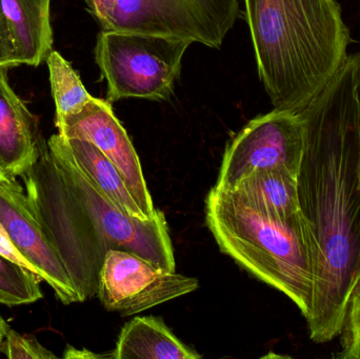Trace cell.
Masks as SVG:
<instances>
[{
  "mask_svg": "<svg viewBox=\"0 0 360 359\" xmlns=\"http://www.w3.org/2000/svg\"><path fill=\"white\" fill-rule=\"evenodd\" d=\"M340 335L342 350L336 358L360 359V275L349 296Z\"/></svg>",
  "mask_w": 360,
  "mask_h": 359,
  "instance_id": "cell-17",
  "label": "cell"
},
{
  "mask_svg": "<svg viewBox=\"0 0 360 359\" xmlns=\"http://www.w3.org/2000/svg\"><path fill=\"white\" fill-rule=\"evenodd\" d=\"M160 318H135L122 328L112 358L199 359Z\"/></svg>",
  "mask_w": 360,
  "mask_h": 359,
  "instance_id": "cell-13",
  "label": "cell"
},
{
  "mask_svg": "<svg viewBox=\"0 0 360 359\" xmlns=\"http://www.w3.org/2000/svg\"><path fill=\"white\" fill-rule=\"evenodd\" d=\"M51 0H0L15 55L20 65L38 67L52 52Z\"/></svg>",
  "mask_w": 360,
  "mask_h": 359,
  "instance_id": "cell-11",
  "label": "cell"
},
{
  "mask_svg": "<svg viewBox=\"0 0 360 359\" xmlns=\"http://www.w3.org/2000/svg\"><path fill=\"white\" fill-rule=\"evenodd\" d=\"M0 352L10 359H52L56 355L40 345L34 337L19 334L8 329L4 341L0 343Z\"/></svg>",
  "mask_w": 360,
  "mask_h": 359,
  "instance_id": "cell-18",
  "label": "cell"
},
{
  "mask_svg": "<svg viewBox=\"0 0 360 359\" xmlns=\"http://www.w3.org/2000/svg\"><path fill=\"white\" fill-rule=\"evenodd\" d=\"M86 1L91 12L96 17L103 30L107 29L115 8L116 0H86Z\"/></svg>",
  "mask_w": 360,
  "mask_h": 359,
  "instance_id": "cell-20",
  "label": "cell"
},
{
  "mask_svg": "<svg viewBox=\"0 0 360 359\" xmlns=\"http://www.w3.org/2000/svg\"><path fill=\"white\" fill-rule=\"evenodd\" d=\"M41 278L27 268L0 254V305H29L42 299Z\"/></svg>",
  "mask_w": 360,
  "mask_h": 359,
  "instance_id": "cell-16",
  "label": "cell"
},
{
  "mask_svg": "<svg viewBox=\"0 0 360 359\" xmlns=\"http://www.w3.org/2000/svg\"><path fill=\"white\" fill-rule=\"evenodd\" d=\"M20 65L15 55L8 25L0 11V67H15Z\"/></svg>",
  "mask_w": 360,
  "mask_h": 359,
  "instance_id": "cell-19",
  "label": "cell"
},
{
  "mask_svg": "<svg viewBox=\"0 0 360 359\" xmlns=\"http://www.w3.org/2000/svg\"><path fill=\"white\" fill-rule=\"evenodd\" d=\"M65 139L78 166L114 206L128 216L149 221L131 194L118 169L96 145L84 139Z\"/></svg>",
  "mask_w": 360,
  "mask_h": 359,
  "instance_id": "cell-14",
  "label": "cell"
},
{
  "mask_svg": "<svg viewBox=\"0 0 360 359\" xmlns=\"http://www.w3.org/2000/svg\"><path fill=\"white\" fill-rule=\"evenodd\" d=\"M239 13V0H116L107 29L179 38L220 48Z\"/></svg>",
  "mask_w": 360,
  "mask_h": 359,
  "instance_id": "cell-5",
  "label": "cell"
},
{
  "mask_svg": "<svg viewBox=\"0 0 360 359\" xmlns=\"http://www.w3.org/2000/svg\"><path fill=\"white\" fill-rule=\"evenodd\" d=\"M239 204L281 218L302 213L297 177L274 169H262L245 177L233 191L224 192Z\"/></svg>",
  "mask_w": 360,
  "mask_h": 359,
  "instance_id": "cell-12",
  "label": "cell"
},
{
  "mask_svg": "<svg viewBox=\"0 0 360 359\" xmlns=\"http://www.w3.org/2000/svg\"><path fill=\"white\" fill-rule=\"evenodd\" d=\"M359 275H360V259H359Z\"/></svg>",
  "mask_w": 360,
  "mask_h": 359,
  "instance_id": "cell-26",
  "label": "cell"
},
{
  "mask_svg": "<svg viewBox=\"0 0 360 359\" xmlns=\"http://www.w3.org/2000/svg\"><path fill=\"white\" fill-rule=\"evenodd\" d=\"M56 126L65 138L84 139L96 145L118 169L147 219L155 216L158 210L148 189L139 154L114 114L111 103L92 96L79 111L56 120Z\"/></svg>",
  "mask_w": 360,
  "mask_h": 359,
  "instance_id": "cell-8",
  "label": "cell"
},
{
  "mask_svg": "<svg viewBox=\"0 0 360 359\" xmlns=\"http://www.w3.org/2000/svg\"><path fill=\"white\" fill-rule=\"evenodd\" d=\"M304 124L297 112L274 109L248 122L226 145L215 189L231 192L252 173L274 169L298 177Z\"/></svg>",
  "mask_w": 360,
  "mask_h": 359,
  "instance_id": "cell-6",
  "label": "cell"
},
{
  "mask_svg": "<svg viewBox=\"0 0 360 359\" xmlns=\"http://www.w3.org/2000/svg\"><path fill=\"white\" fill-rule=\"evenodd\" d=\"M357 55H359V86H357V92H359V98L360 103V51L359 53H357Z\"/></svg>",
  "mask_w": 360,
  "mask_h": 359,
  "instance_id": "cell-24",
  "label": "cell"
},
{
  "mask_svg": "<svg viewBox=\"0 0 360 359\" xmlns=\"http://www.w3.org/2000/svg\"><path fill=\"white\" fill-rule=\"evenodd\" d=\"M190 46L169 36L103 30L97 38L95 58L107 80V100L170 98Z\"/></svg>",
  "mask_w": 360,
  "mask_h": 359,
  "instance_id": "cell-4",
  "label": "cell"
},
{
  "mask_svg": "<svg viewBox=\"0 0 360 359\" xmlns=\"http://www.w3.org/2000/svg\"><path fill=\"white\" fill-rule=\"evenodd\" d=\"M205 221L220 251L289 297L308 320L315 278V240L302 213L281 218L252 210L215 188Z\"/></svg>",
  "mask_w": 360,
  "mask_h": 359,
  "instance_id": "cell-3",
  "label": "cell"
},
{
  "mask_svg": "<svg viewBox=\"0 0 360 359\" xmlns=\"http://www.w3.org/2000/svg\"><path fill=\"white\" fill-rule=\"evenodd\" d=\"M0 254L4 255V256L8 257V259L14 261L15 263H19V265L27 268L30 271L35 273L33 267L27 263V259L17 251L14 244L11 242L10 237H8V233H6L1 221H0Z\"/></svg>",
  "mask_w": 360,
  "mask_h": 359,
  "instance_id": "cell-21",
  "label": "cell"
},
{
  "mask_svg": "<svg viewBox=\"0 0 360 359\" xmlns=\"http://www.w3.org/2000/svg\"><path fill=\"white\" fill-rule=\"evenodd\" d=\"M51 89L56 107V120L76 113L92 96L84 88L77 72L58 52L52 51L46 58Z\"/></svg>",
  "mask_w": 360,
  "mask_h": 359,
  "instance_id": "cell-15",
  "label": "cell"
},
{
  "mask_svg": "<svg viewBox=\"0 0 360 359\" xmlns=\"http://www.w3.org/2000/svg\"><path fill=\"white\" fill-rule=\"evenodd\" d=\"M112 358V354L110 355H98V354L92 353L91 351L86 350H77L74 349L71 346H68L65 349L63 358Z\"/></svg>",
  "mask_w": 360,
  "mask_h": 359,
  "instance_id": "cell-22",
  "label": "cell"
},
{
  "mask_svg": "<svg viewBox=\"0 0 360 359\" xmlns=\"http://www.w3.org/2000/svg\"><path fill=\"white\" fill-rule=\"evenodd\" d=\"M0 221L11 242L63 305L82 303L60 257L30 206L16 179H0Z\"/></svg>",
  "mask_w": 360,
  "mask_h": 359,
  "instance_id": "cell-9",
  "label": "cell"
},
{
  "mask_svg": "<svg viewBox=\"0 0 360 359\" xmlns=\"http://www.w3.org/2000/svg\"><path fill=\"white\" fill-rule=\"evenodd\" d=\"M1 178H8V177H6V175H4V173L0 171V179Z\"/></svg>",
  "mask_w": 360,
  "mask_h": 359,
  "instance_id": "cell-25",
  "label": "cell"
},
{
  "mask_svg": "<svg viewBox=\"0 0 360 359\" xmlns=\"http://www.w3.org/2000/svg\"><path fill=\"white\" fill-rule=\"evenodd\" d=\"M359 55L298 112L304 152L297 177L300 211L315 240V278L308 322L315 343L340 335L359 276L360 103Z\"/></svg>",
  "mask_w": 360,
  "mask_h": 359,
  "instance_id": "cell-1",
  "label": "cell"
},
{
  "mask_svg": "<svg viewBox=\"0 0 360 359\" xmlns=\"http://www.w3.org/2000/svg\"><path fill=\"white\" fill-rule=\"evenodd\" d=\"M258 76L274 109L300 112L336 75L352 42L338 0H243Z\"/></svg>",
  "mask_w": 360,
  "mask_h": 359,
  "instance_id": "cell-2",
  "label": "cell"
},
{
  "mask_svg": "<svg viewBox=\"0 0 360 359\" xmlns=\"http://www.w3.org/2000/svg\"><path fill=\"white\" fill-rule=\"evenodd\" d=\"M8 69L0 67V171L16 179L37 162L44 139L35 116L11 88Z\"/></svg>",
  "mask_w": 360,
  "mask_h": 359,
  "instance_id": "cell-10",
  "label": "cell"
},
{
  "mask_svg": "<svg viewBox=\"0 0 360 359\" xmlns=\"http://www.w3.org/2000/svg\"><path fill=\"white\" fill-rule=\"evenodd\" d=\"M8 329H10V327H8V322H6V320L1 318V315H0V343H1V341H4V337H6V332H8Z\"/></svg>",
  "mask_w": 360,
  "mask_h": 359,
  "instance_id": "cell-23",
  "label": "cell"
},
{
  "mask_svg": "<svg viewBox=\"0 0 360 359\" xmlns=\"http://www.w3.org/2000/svg\"><path fill=\"white\" fill-rule=\"evenodd\" d=\"M198 280L154 267L124 250H110L99 273L97 296L103 307L120 315H135L194 292Z\"/></svg>",
  "mask_w": 360,
  "mask_h": 359,
  "instance_id": "cell-7",
  "label": "cell"
}]
</instances>
